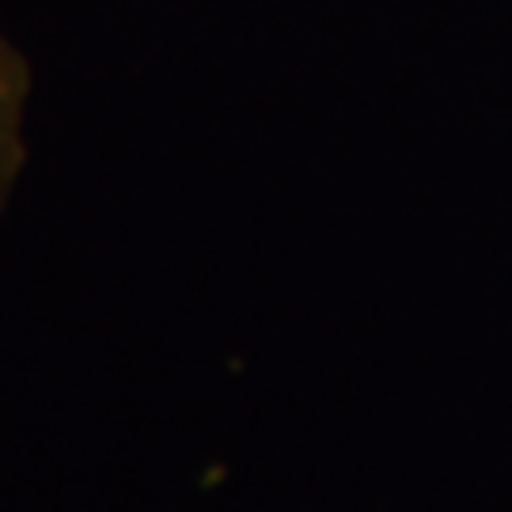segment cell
<instances>
[{
    "instance_id": "1",
    "label": "cell",
    "mask_w": 512,
    "mask_h": 512,
    "mask_svg": "<svg viewBox=\"0 0 512 512\" xmlns=\"http://www.w3.org/2000/svg\"><path fill=\"white\" fill-rule=\"evenodd\" d=\"M31 103L35 69L19 42L0 31V217L16 194L31 156Z\"/></svg>"
}]
</instances>
